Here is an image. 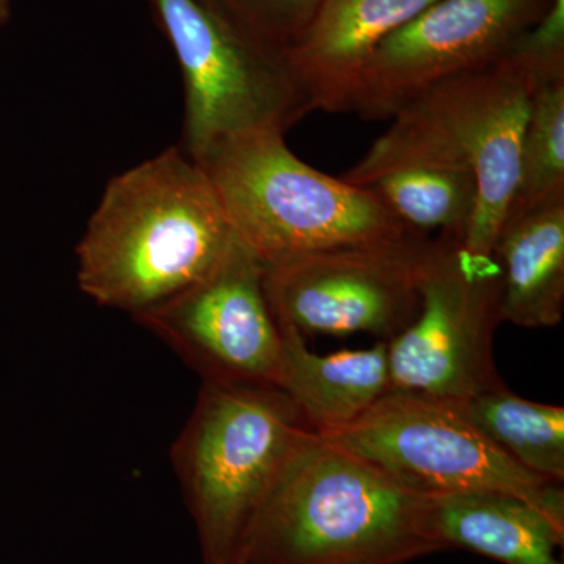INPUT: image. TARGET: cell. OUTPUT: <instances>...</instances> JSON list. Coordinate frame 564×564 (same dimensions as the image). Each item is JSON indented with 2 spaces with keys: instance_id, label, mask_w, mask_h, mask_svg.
<instances>
[{
  "instance_id": "6da1fadb",
  "label": "cell",
  "mask_w": 564,
  "mask_h": 564,
  "mask_svg": "<svg viewBox=\"0 0 564 564\" xmlns=\"http://www.w3.org/2000/svg\"><path fill=\"white\" fill-rule=\"evenodd\" d=\"M236 240L202 165L169 148L107 182L76 248L77 284L135 318L206 276Z\"/></svg>"
},
{
  "instance_id": "7a4b0ae2",
  "label": "cell",
  "mask_w": 564,
  "mask_h": 564,
  "mask_svg": "<svg viewBox=\"0 0 564 564\" xmlns=\"http://www.w3.org/2000/svg\"><path fill=\"white\" fill-rule=\"evenodd\" d=\"M422 500L307 430L263 497L236 564H404L436 554Z\"/></svg>"
},
{
  "instance_id": "3957f363",
  "label": "cell",
  "mask_w": 564,
  "mask_h": 564,
  "mask_svg": "<svg viewBox=\"0 0 564 564\" xmlns=\"http://www.w3.org/2000/svg\"><path fill=\"white\" fill-rule=\"evenodd\" d=\"M534 82L513 54L440 82L397 111L388 131L340 177L362 187L410 166L473 173L477 209L462 247L470 254L492 258L518 181Z\"/></svg>"
},
{
  "instance_id": "277c9868",
  "label": "cell",
  "mask_w": 564,
  "mask_h": 564,
  "mask_svg": "<svg viewBox=\"0 0 564 564\" xmlns=\"http://www.w3.org/2000/svg\"><path fill=\"white\" fill-rule=\"evenodd\" d=\"M196 163L209 176L234 236L263 267L413 232L366 187L296 158L285 133L237 137Z\"/></svg>"
},
{
  "instance_id": "5b68a950",
  "label": "cell",
  "mask_w": 564,
  "mask_h": 564,
  "mask_svg": "<svg viewBox=\"0 0 564 564\" xmlns=\"http://www.w3.org/2000/svg\"><path fill=\"white\" fill-rule=\"evenodd\" d=\"M307 430L276 386L203 383L172 447L203 564H236L263 497Z\"/></svg>"
},
{
  "instance_id": "8992f818",
  "label": "cell",
  "mask_w": 564,
  "mask_h": 564,
  "mask_svg": "<svg viewBox=\"0 0 564 564\" xmlns=\"http://www.w3.org/2000/svg\"><path fill=\"white\" fill-rule=\"evenodd\" d=\"M148 3L180 65L185 99L181 148L192 161L248 133H285L314 111L285 52L234 31L198 0Z\"/></svg>"
},
{
  "instance_id": "52a82bcc",
  "label": "cell",
  "mask_w": 564,
  "mask_h": 564,
  "mask_svg": "<svg viewBox=\"0 0 564 564\" xmlns=\"http://www.w3.org/2000/svg\"><path fill=\"white\" fill-rule=\"evenodd\" d=\"M321 436L417 496L502 491L564 507L563 484L519 466L477 429L459 400L391 391L358 421Z\"/></svg>"
},
{
  "instance_id": "ba28073f",
  "label": "cell",
  "mask_w": 564,
  "mask_h": 564,
  "mask_svg": "<svg viewBox=\"0 0 564 564\" xmlns=\"http://www.w3.org/2000/svg\"><path fill=\"white\" fill-rule=\"evenodd\" d=\"M421 310L388 340L392 391L464 400L502 383L492 356L499 270L455 237L437 236L417 282Z\"/></svg>"
},
{
  "instance_id": "9c48e42d",
  "label": "cell",
  "mask_w": 564,
  "mask_h": 564,
  "mask_svg": "<svg viewBox=\"0 0 564 564\" xmlns=\"http://www.w3.org/2000/svg\"><path fill=\"white\" fill-rule=\"evenodd\" d=\"M432 243L411 232L265 267L270 310L303 336L367 333L388 343L417 317L419 274Z\"/></svg>"
},
{
  "instance_id": "30bf717a",
  "label": "cell",
  "mask_w": 564,
  "mask_h": 564,
  "mask_svg": "<svg viewBox=\"0 0 564 564\" xmlns=\"http://www.w3.org/2000/svg\"><path fill=\"white\" fill-rule=\"evenodd\" d=\"M551 0H437L378 44L352 93L350 113L391 120L434 85L513 54Z\"/></svg>"
},
{
  "instance_id": "8fae6325",
  "label": "cell",
  "mask_w": 564,
  "mask_h": 564,
  "mask_svg": "<svg viewBox=\"0 0 564 564\" xmlns=\"http://www.w3.org/2000/svg\"><path fill=\"white\" fill-rule=\"evenodd\" d=\"M265 267L239 240L223 261L135 322L203 383L276 386L282 339L263 289Z\"/></svg>"
},
{
  "instance_id": "7c38bea8",
  "label": "cell",
  "mask_w": 564,
  "mask_h": 564,
  "mask_svg": "<svg viewBox=\"0 0 564 564\" xmlns=\"http://www.w3.org/2000/svg\"><path fill=\"white\" fill-rule=\"evenodd\" d=\"M437 0H323L288 61L314 110L350 113L359 74L381 41Z\"/></svg>"
},
{
  "instance_id": "4fadbf2b",
  "label": "cell",
  "mask_w": 564,
  "mask_h": 564,
  "mask_svg": "<svg viewBox=\"0 0 564 564\" xmlns=\"http://www.w3.org/2000/svg\"><path fill=\"white\" fill-rule=\"evenodd\" d=\"M422 522L437 549H466L503 564H563L564 507L502 491L423 496Z\"/></svg>"
},
{
  "instance_id": "5bb4252c",
  "label": "cell",
  "mask_w": 564,
  "mask_h": 564,
  "mask_svg": "<svg viewBox=\"0 0 564 564\" xmlns=\"http://www.w3.org/2000/svg\"><path fill=\"white\" fill-rule=\"evenodd\" d=\"M492 259L502 322L552 328L564 314V192L507 218Z\"/></svg>"
},
{
  "instance_id": "9a60e30c",
  "label": "cell",
  "mask_w": 564,
  "mask_h": 564,
  "mask_svg": "<svg viewBox=\"0 0 564 564\" xmlns=\"http://www.w3.org/2000/svg\"><path fill=\"white\" fill-rule=\"evenodd\" d=\"M278 326L282 339L278 388L291 397L315 433L350 425L392 391L384 340L366 350L321 356L307 348L299 329L281 322Z\"/></svg>"
},
{
  "instance_id": "2e32d148",
  "label": "cell",
  "mask_w": 564,
  "mask_h": 564,
  "mask_svg": "<svg viewBox=\"0 0 564 564\" xmlns=\"http://www.w3.org/2000/svg\"><path fill=\"white\" fill-rule=\"evenodd\" d=\"M477 429L519 466L555 484L564 480V410L514 395L502 383L464 400Z\"/></svg>"
},
{
  "instance_id": "e0dca14e",
  "label": "cell",
  "mask_w": 564,
  "mask_h": 564,
  "mask_svg": "<svg viewBox=\"0 0 564 564\" xmlns=\"http://www.w3.org/2000/svg\"><path fill=\"white\" fill-rule=\"evenodd\" d=\"M362 187L410 231H437L462 243L477 209V180L464 170L410 166Z\"/></svg>"
},
{
  "instance_id": "ac0fdd59",
  "label": "cell",
  "mask_w": 564,
  "mask_h": 564,
  "mask_svg": "<svg viewBox=\"0 0 564 564\" xmlns=\"http://www.w3.org/2000/svg\"><path fill=\"white\" fill-rule=\"evenodd\" d=\"M562 192L564 76L534 82L529 115L522 132L518 181L505 220L524 214Z\"/></svg>"
},
{
  "instance_id": "d6986e66",
  "label": "cell",
  "mask_w": 564,
  "mask_h": 564,
  "mask_svg": "<svg viewBox=\"0 0 564 564\" xmlns=\"http://www.w3.org/2000/svg\"><path fill=\"white\" fill-rule=\"evenodd\" d=\"M212 14L243 36L285 52L310 28L323 0H198Z\"/></svg>"
},
{
  "instance_id": "ffe728a7",
  "label": "cell",
  "mask_w": 564,
  "mask_h": 564,
  "mask_svg": "<svg viewBox=\"0 0 564 564\" xmlns=\"http://www.w3.org/2000/svg\"><path fill=\"white\" fill-rule=\"evenodd\" d=\"M516 58L534 80L564 76V0H551L536 25L519 41Z\"/></svg>"
},
{
  "instance_id": "44dd1931",
  "label": "cell",
  "mask_w": 564,
  "mask_h": 564,
  "mask_svg": "<svg viewBox=\"0 0 564 564\" xmlns=\"http://www.w3.org/2000/svg\"><path fill=\"white\" fill-rule=\"evenodd\" d=\"M11 2H13V0H0V29L10 21Z\"/></svg>"
}]
</instances>
